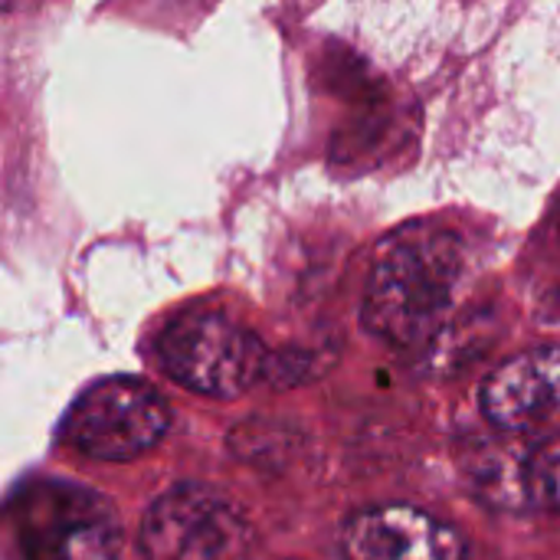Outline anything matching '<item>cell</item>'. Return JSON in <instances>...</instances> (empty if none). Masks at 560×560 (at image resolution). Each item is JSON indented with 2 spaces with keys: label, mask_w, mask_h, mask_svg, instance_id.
I'll use <instances>...</instances> for the list:
<instances>
[{
  "label": "cell",
  "mask_w": 560,
  "mask_h": 560,
  "mask_svg": "<svg viewBox=\"0 0 560 560\" xmlns=\"http://www.w3.org/2000/svg\"><path fill=\"white\" fill-rule=\"evenodd\" d=\"M466 269V246L446 230H404L390 236L368 276L364 328L387 345L417 348L430 341Z\"/></svg>",
  "instance_id": "cell-1"
},
{
  "label": "cell",
  "mask_w": 560,
  "mask_h": 560,
  "mask_svg": "<svg viewBox=\"0 0 560 560\" xmlns=\"http://www.w3.org/2000/svg\"><path fill=\"white\" fill-rule=\"evenodd\" d=\"M158 361L180 387L217 400H236L262 381L269 351L240 322L220 312H190L161 331Z\"/></svg>",
  "instance_id": "cell-2"
},
{
  "label": "cell",
  "mask_w": 560,
  "mask_h": 560,
  "mask_svg": "<svg viewBox=\"0 0 560 560\" xmlns=\"http://www.w3.org/2000/svg\"><path fill=\"white\" fill-rule=\"evenodd\" d=\"M253 528L243 512L210 486H177L144 515V560H249Z\"/></svg>",
  "instance_id": "cell-3"
},
{
  "label": "cell",
  "mask_w": 560,
  "mask_h": 560,
  "mask_svg": "<svg viewBox=\"0 0 560 560\" xmlns=\"http://www.w3.org/2000/svg\"><path fill=\"white\" fill-rule=\"evenodd\" d=\"M167 427L171 410L154 387L135 377H108L72 404L62 433L92 459H131L161 443Z\"/></svg>",
  "instance_id": "cell-4"
},
{
  "label": "cell",
  "mask_w": 560,
  "mask_h": 560,
  "mask_svg": "<svg viewBox=\"0 0 560 560\" xmlns=\"http://www.w3.org/2000/svg\"><path fill=\"white\" fill-rule=\"evenodd\" d=\"M20 545L26 560H118V528L102 499L72 486L23 492Z\"/></svg>",
  "instance_id": "cell-5"
},
{
  "label": "cell",
  "mask_w": 560,
  "mask_h": 560,
  "mask_svg": "<svg viewBox=\"0 0 560 560\" xmlns=\"http://www.w3.org/2000/svg\"><path fill=\"white\" fill-rule=\"evenodd\" d=\"M345 560H466L463 538L413 505H374L348 518Z\"/></svg>",
  "instance_id": "cell-6"
},
{
  "label": "cell",
  "mask_w": 560,
  "mask_h": 560,
  "mask_svg": "<svg viewBox=\"0 0 560 560\" xmlns=\"http://www.w3.org/2000/svg\"><path fill=\"white\" fill-rule=\"evenodd\" d=\"M482 413L499 430H532L560 417V345L525 351L499 364L479 394Z\"/></svg>",
  "instance_id": "cell-7"
},
{
  "label": "cell",
  "mask_w": 560,
  "mask_h": 560,
  "mask_svg": "<svg viewBox=\"0 0 560 560\" xmlns=\"http://www.w3.org/2000/svg\"><path fill=\"white\" fill-rule=\"evenodd\" d=\"M522 486H525V495L532 505L560 512V436L548 440L545 446H538L528 456Z\"/></svg>",
  "instance_id": "cell-8"
}]
</instances>
